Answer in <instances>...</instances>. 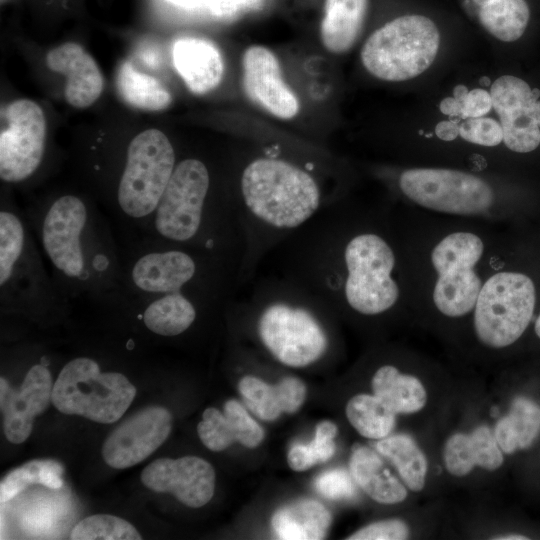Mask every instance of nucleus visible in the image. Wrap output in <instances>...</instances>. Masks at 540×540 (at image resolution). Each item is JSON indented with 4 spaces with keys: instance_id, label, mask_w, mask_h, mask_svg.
<instances>
[{
    "instance_id": "1",
    "label": "nucleus",
    "mask_w": 540,
    "mask_h": 540,
    "mask_svg": "<svg viewBox=\"0 0 540 540\" xmlns=\"http://www.w3.org/2000/svg\"><path fill=\"white\" fill-rule=\"evenodd\" d=\"M324 303L365 317L382 315L402 296L397 246L377 220L325 206L264 258Z\"/></svg>"
},
{
    "instance_id": "2",
    "label": "nucleus",
    "mask_w": 540,
    "mask_h": 540,
    "mask_svg": "<svg viewBox=\"0 0 540 540\" xmlns=\"http://www.w3.org/2000/svg\"><path fill=\"white\" fill-rule=\"evenodd\" d=\"M51 275L69 300L109 303L122 280V250L103 212L85 196L64 192L25 211Z\"/></svg>"
},
{
    "instance_id": "3",
    "label": "nucleus",
    "mask_w": 540,
    "mask_h": 540,
    "mask_svg": "<svg viewBox=\"0 0 540 540\" xmlns=\"http://www.w3.org/2000/svg\"><path fill=\"white\" fill-rule=\"evenodd\" d=\"M324 206L317 180L297 164L276 157L247 164L235 202L245 243L240 285L254 276L274 247Z\"/></svg>"
},
{
    "instance_id": "4",
    "label": "nucleus",
    "mask_w": 540,
    "mask_h": 540,
    "mask_svg": "<svg viewBox=\"0 0 540 540\" xmlns=\"http://www.w3.org/2000/svg\"><path fill=\"white\" fill-rule=\"evenodd\" d=\"M137 235L204 250L242 269L245 243L235 203L214 195L211 171L196 157L177 161L152 219Z\"/></svg>"
},
{
    "instance_id": "5",
    "label": "nucleus",
    "mask_w": 540,
    "mask_h": 540,
    "mask_svg": "<svg viewBox=\"0 0 540 540\" xmlns=\"http://www.w3.org/2000/svg\"><path fill=\"white\" fill-rule=\"evenodd\" d=\"M249 295L259 306V340L280 363L305 367L326 353L328 335L313 308L321 299L278 274L259 279Z\"/></svg>"
},
{
    "instance_id": "6",
    "label": "nucleus",
    "mask_w": 540,
    "mask_h": 540,
    "mask_svg": "<svg viewBox=\"0 0 540 540\" xmlns=\"http://www.w3.org/2000/svg\"><path fill=\"white\" fill-rule=\"evenodd\" d=\"M0 301L4 311L41 320L61 315L70 302L45 267L26 213L7 197L0 207Z\"/></svg>"
},
{
    "instance_id": "7",
    "label": "nucleus",
    "mask_w": 540,
    "mask_h": 540,
    "mask_svg": "<svg viewBox=\"0 0 540 540\" xmlns=\"http://www.w3.org/2000/svg\"><path fill=\"white\" fill-rule=\"evenodd\" d=\"M176 163L175 148L159 129L144 130L129 141L124 169L107 205L128 236L148 226Z\"/></svg>"
},
{
    "instance_id": "8",
    "label": "nucleus",
    "mask_w": 540,
    "mask_h": 540,
    "mask_svg": "<svg viewBox=\"0 0 540 540\" xmlns=\"http://www.w3.org/2000/svg\"><path fill=\"white\" fill-rule=\"evenodd\" d=\"M440 34L423 15L398 17L375 30L361 50L365 69L374 77L399 82L426 71L436 58Z\"/></svg>"
},
{
    "instance_id": "9",
    "label": "nucleus",
    "mask_w": 540,
    "mask_h": 540,
    "mask_svg": "<svg viewBox=\"0 0 540 540\" xmlns=\"http://www.w3.org/2000/svg\"><path fill=\"white\" fill-rule=\"evenodd\" d=\"M485 251L483 238L468 229L450 231L434 244L431 297L442 315L459 318L473 312L485 280L479 268Z\"/></svg>"
},
{
    "instance_id": "10",
    "label": "nucleus",
    "mask_w": 540,
    "mask_h": 540,
    "mask_svg": "<svg viewBox=\"0 0 540 540\" xmlns=\"http://www.w3.org/2000/svg\"><path fill=\"white\" fill-rule=\"evenodd\" d=\"M136 392L124 374L102 372L95 359L80 356L62 367L53 384L51 399L63 414L111 424L124 415Z\"/></svg>"
},
{
    "instance_id": "11",
    "label": "nucleus",
    "mask_w": 540,
    "mask_h": 540,
    "mask_svg": "<svg viewBox=\"0 0 540 540\" xmlns=\"http://www.w3.org/2000/svg\"><path fill=\"white\" fill-rule=\"evenodd\" d=\"M533 280L517 271H495L485 278L474 310V329L488 347L516 342L528 327L535 309Z\"/></svg>"
},
{
    "instance_id": "12",
    "label": "nucleus",
    "mask_w": 540,
    "mask_h": 540,
    "mask_svg": "<svg viewBox=\"0 0 540 540\" xmlns=\"http://www.w3.org/2000/svg\"><path fill=\"white\" fill-rule=\"evenodd\" d=\"M399 187L415 204L450 215L487 214L495 202L494 191L485 180L454 169H407L400 175Z\"/></svg>"
},
{
    "instance_id": "13",
    "label": "nucleus",
    "mask_w": 540,
    "mask_h": 540,
    "mask_svg": "<svg viewBox=\"0 0 540 540\" xmlns=\"http://www.w3.org/2000/svg\"><path fill=\"white\" fill-rule=\"evenodd\" d=\"M234 296L222 285L196 284L170 288L142 298L121 299L111 305L131 310L150 333L162 337L180 336L197 321L200 309Z\"/></svg>"
},
{
    "instance_id": "14",
    "label": "nucleus",
    "mask_w": 540,
    "mask_h": 540,
    "mask_svg": "<svg viewBox=\"0 0 540 540\" xmlns=\"http://www.w3.org/2000/svg\"><path fill=\"white\" fill-rule=\"evenodd\" d=\"M46 151V121L41 107L17 99L1 111L0 178L5 184L28 181L39 170Z\"/></svg>"
},
{
    "instance_id": "15",
    "label": "nucleus",
    "mask_w": 540,
    "mask_h": 540,
    "mask_svg": "<svg viewBox=\"0 0 540 540\" xmlns=\"http://www.w3.org/2000/svg\"><path fill=\"white\" fill-rule=\"evenodd\" d=\"M490 95L506 147L517 153L535 150L540 144V91L518 77L504 75L492 84Z\"/></svg>"
},
{
    "instance_id": "16",
    "label": "nucleus",
    "mask_w": 540,
    "mask_h": 540,
    "mask_svg": "<svg viewBox=\"0 0 540 540\" xmlns=\"http://www.w3.org/2000/svg\"><path fill=\"white\" fill-rule=\"evenodd\" d=\"M172 415L164 407L149 406L128 417L106 438L101 453L105 463L115 469L139 464L168 438Z\"/></svg>"
},
{
    "instance_id": "17",
    "label": "nucleus",
    "mask_w": 540,
    "mask_h": 540,
    "mask_svg": "<svg viewBox=\"0 0 540 540\" xmlns=\"http://www.w3.org/2000/svg\"><path fill=\"white\" fill-rule=\"evenodd\" d=\"M142 484L158 493H171L182 504L198 508L207 504L215 487L212 465L197 456L159 458L141 473Z\"/></svg>"
},
{
    "instance_id": "18",
    "label": "nucleus",
    "mask_w": 540,
    "mask_h": 540,
    "mask_svg": "<svg viewBox=\"0 0 540 540\" xmlns=\"http://www.w3.org/2000/svg\"><path fill=\"white\" fill-rule=\"evenodd\" d=\"M52 376L46 364L30 367L18 389L0 378V407L3 430L8 441L23 443L30 436L34 419L47 410L52 402Z\"/></svg>"
},
{
    "instance_id": "19",
    "label": "nucleus",
    "mask_w": 540,
    "mask_h": 540,
    "mask_svg": "<svg viewBox=\"0 0 540 540\" xmlns=\"http://www.w3.org/2000/svg\"><path fill=\"white\" fill-rule=\"evenodd\" d=\"M243 87L254 103L280 119L299 112V101L282 78L279 61L268 48L248 47L242 59Z\"/></svg>"
},
{
    "instance_id": "20",
    "label": "nucleus",
    "mask_w": 540,
    "mask_h": 540,
    "mask_svg": "<svg viewBox=\"0 0 540 540\" xmlns=\"http://www.w3.org/2000/svg\"><path fill=\"white\" fill-rule=\"evenodd\" d=\"M46 65L66 77L64 95L73 107L92 105L103 91L102 73L94 58L82 46L67 42L46 55Z\"/></svg>"
},
{
    "instance_id": "21",
    "label": "nucleus",
    "mask_w": 540,
    "mask_h": 540,
    "mask_svg": "<svg viewBox=\"0 0 540 540\" xmlns=\"http://www.w3.org/2000/svg\"><path fill=\"white\" fill-rule=\"evenodd\" d=\"M172 59L176 71L193 94H206L222 80V54L214 43L206 39L186 37L176 40Z\"/></svg>"
},
{
    "instance_id": "22",
    "label": "nucleus",
    "mask_w": 540,
    "mask_h": 540,
    "mask_svg": "<svg viewBox=\"0 0 540 540\" xmlns=\"http://www.w3.org/2000/svg\"><path fill=\"white\" fill-rule=\"evenodd\" d=\"M238 389L250 410L266 421L277 419L283 412L297 411L306 397L304 383L292 376L272 386L248 375L239 381Z\"/></svg>"
},
{
    "instance_id": "23",
    "label": "nucleus",
    "mask_w": 540,
    "mask_h": 540,
    "mask_svg": "<svg viewBox=\"0 0 540 540\" xmlns=\"http://www.w3.org/2000/svg\"><path fill=\"white\" fill-rule=\"evenodd\" d=\"M330 524V512L313 499H300L285 505L271 520L275 535L283 540L323 539Z\"/></svg>"
},
{
    "instance_id": "24",
    "label": "nucleus",
    "mask_w": 540,
    "mask_h": 540,
    "mask_svg": "<svg viewBox=\"0 0 540 540\" xmlns=\"http://www.w3.org/2000/svg\"><path fill=\"white\" fill-rule=\"evenodd\" d=\"M368 0H325L320 35L324 47L336 54L356 42L367 12Z\"/></svg>"
},
{
    "instance_id": "25",
    "label": "nucleus",
    "mask_w": 540,
    "mask_h": 540,
    "mask_svg": "<svg viewBox=\"0 0 540 540\" xmlns=\"http://www.w3.org/2000/svg\"><path fill=\"white\" fill-rule=\"evenodd\" d=\"M349 466L354 481L375 501L395 504L406 498L404 485L371 449L364 446L354 448Z\"/></svg>"
},
{
    "instance_id": "26",
    "label": "nucleus",
    "mask_w": 540,
    "mask_h": 540,
    "mask_svg": "<svg viewBox=\"0 0 540 540\" xmlns=\"http://www.w3.org/2000/svg\"><path fill=\"white\" fill-rule=\"evenodd\" d=\"M372 388L374 395L395 414L414 413L426 404L427 394L422 383L391 365L382 366L375 372Z\"/></svg>"
},
{
    "instance_id": "27",
    "label": "nucleus",
    "mask_w": 540,
    "mask_h": 540,
    "mask_svg": "<svg viewBox=\"0 0 540 540\" xmlns=\"http://www.w3.org/2000/svg\"><path fill=\"white\" fill-rule=\"evenodd\" d=\"M540 432V406L525 398H516L509 413L495 427L494 436L500 449L511 454L528 448Z\"/></svg>"
},
{
    "instance_id": "28",
    "label": "nucleus",
    "mask_w": 540,
    "mask_h": 540,
    "mask_svg": "<svg viewBox=\"0 0 540 540\" xmlns=\"http://www.w3.org/2000/svg\"><path fill=\"white\" fill-rule=\"evenodd\" d=\"M116 86L121 98L137 109L160 111L172 102L170 92L157 78L138 71L130 61L120 66Z\"/></svg>"
},
{
    "instance_id": "29",
    "label": "nucleus",
    "mask_w": 540,
    "mask_h": 540,
    "mask_svg": "<svg viewBox=\"0 0 540 540\" xmlns=\"http://www.w3.org/2000/svg\"><path fill=\"white\" fill-rule=\"evenodd\" d=\"M530 10L525 0H487L480 6L479 19L497 39L513 42L525 32Z\"/></svg>"
},
{
    "instance_id": "30",
    "label": "nucleus",
    "mask_w": 540,
    "mask_h": 540,
    "mask_svg": "<svg viewBox=\"0 0 540 540\" xmlns=\"http://www.w3.org/2000/svg\"><path fill=\"white\" fill-rule=\"evenodd\" d=\"M379 453L397 468L401 478L412 491H420L425 484L427 461L416 443L406 435L385 437L377 442Z\"/></svg>"
},
{
    "instance_id": "31",
    "label": "nucleus",
    "mask_w": 540,
    "mask_h": 540,
    "mask_svg": "<svg viewBox=\"0 0 540 540\" xmlns=\"http://www.w3.org/2000/svg\"><path fill=\"white\" fill-rule=\"evenodd\" d=\"M346 415L359 434L370 439L387 437L395 425L396 414L375 395L352 397L347 403Z\"/></svg>"
},
{
    "instance_id": "32",
    "label": "nucleus",
    "mask_w": 540,
    "mask_h": 540,
    "mask_svg": "<svg viewBox=\"0 0 540 540\" xmlns=\"http://www.w3.org/2000/svg\"><path fill=\"white\" fill-rule=\"evenodd\" d=\"M61 463L53 459L29 461L10 471L0 483V501L5 503L25 490L29 485L41 484L51 489L63 486Z\"/></svg>"
},
{
    "instance_id": "33",
    "label": "nucleus",
    "mask_w": 540,
    "mask_h": 540,
    "mask_svg": "<svg viewBox=\"0 0 540 540\" xmlns=\"http://www.w3.org/2000/svg\"><path fill=\"white\" fill-rule=\"evenodd\" d=\"M337 427L333 422L322 421L316 426L314 439L309 444L293 445L287 456L290 468L305 471L329 460L335 452L334 438Z\"/></svg>"
},
{
    "instance_id": "34",
    "label": "nucleus",
    "mask_w": 540,
    "mask_h": 540,
    "mask_svg": "<svg viewBox=\"0 0 540 540\" xmlns=\"http://www.w3.org/2000/svg\"><path fill=\"white\" fill-rule=\"evenodd\" d=\"M70 538L74 540H139L142 536L125 519L109 514H96L78 522L71 531Z\"/></svg>"
},
{
    "instance_id": "35",
    "label": "nucleus",
    "mask_w": 540,
    "mask_h": 540,
    "mask_svg": "<svg viewBox=\"0 0 540 540\" xmlns=\"http://www.w3.org/2000/svg\"><path fill=\"white\" fill-rule=\"evenodd\" d=\"M197 433L202 443L212 451H222L236 442L235 432L225 414L218 409L207 408L197 425Z\"/></svg>"
},
{
    "instance_id": "36",
    "label": "nucleus",
    "mask_w": 540,
    "mask_h": 540,
    "mask_svg": "<svg viewBox=\"0 0 540 540\" xmlns=\"http://www.w3.org/2000/svg\"><path fill=\"white\" fill-rule=\"evenodd\" d=\"M444 461L447 470L455 476L467 475L477 466V455L470 435L456 433L446 442Z\"/></svg>"
},
{
    "instance_id": "37",
    "label": "nucleus",
    "mask_w": 540,
    "mask_h": 540,
    "mask_svg": "<svg viewBox=\"0 0 540 540\" xmlns=\"http://www.w3.org/2000/svg\"><path fill=\"white\" fill-rule=\"evenodd\" d=\"M224 414L233 427L237 442L248 448H254L262 442V427L238 401L228 400L224 405Z\"/></svg>"
},
{
    "instance_id": "38",
    "label": "nucleus",
    "mask_w": 540,
    "mask_h": 540,
    "mask_svg": "<svg viewBox=\"0 0 540 540\" xmlns=\"http://www.w3.org/2000/svg\"><path fill=\"white\" fill-rule=\"evenodd\" d=\"M459 135L467 142L494 147L503 141L501 124L488 117H471L459 125Z\"/></svg>"
},
{
    "instance_id": "39",
    "label": "nucleus",
    "mask_w": 540,
    "mask_h": 540,
    "mask_svg": "<svg viewBox=\"0 0 540 540\" xmlns=\"http://www.w3.org/2000/svg\"><path fill=\"white\" fill-rule=\"evenodd\" d=\"M351 473L344 469L328 470L315 480L316 491L328 499H349L356 493Z\"/></svg>"
},
{
    "instance_id": "40",
    "label": "nucleus",
    "mask_w": 540,
    "mask_h": 540,
    "mask_svg": "<svg viewBox=\"0 0 540 540\" xmlns=\"http://www.w3.org/2000/svg\"><path fill=\"white\" fill-rule=\"evenodd\" d=\"M470 436L477 455V466L487 470L499 468L503 463L502 450L490 429L480 426Z\"/></svg>"
},
{
    "instance_id": "41",
    "label": "nucleus",
    "mask_w": 540,
    "mask_h": 540,
    "mask_svg": "<svg viewBox=\"0 0 540 540\" xmlns=\"http://www.w3.org/2000/svg\"><path fill=\"white\" fill-rule=\"evenodd\" d=\"M407 525L401 520H386L372 523L351 536L349 540H402L408 537Z\"/></svg>"
},
{
    "instance_id": "42",
    "label": "nucleus",
    "mask_w": 540,
    "mask_h": 540,
    "mask_svg": "<svg viewBox=\"0 0 540 540\" xmlns=\"http://www.w3.org/2000/svg\"><path fill=\"white\" fill-rule=\"evenodd\" d=\"M493 108L490 92L484 89H473L469 91L463 102L462 119L471 117H483Z\"/></svg>"
},
{
    "instance_id": "43",
    "label": "nucleus",
    "mask_w": 540,
    "mask_h": 540,
    "mask_svg": "<svg viewBox=\"0 0 540 540\" xmlns=\"http://www.w3.org/2000/svg\"><path fill=\"white\" fill-rule=\"evenodd\" d=\"M203 7L207 8L214 16L229 17L235 14L241 7L250 5L254 0H202Z\"/></svg>"
},
{
    "instance_id": "44",
    "label": "nucleus",
    "mask_w": 540,
    "mask_h": 540,
    "mask_svg": "<svg viewBox=\"0 0 540 540\" xmlns=\"http://www.w3.org/2000/svg\"><path fill=\"white\" fill-rule=\"evenodd\" d=\"M436 136L443 141H452L459 135V124L450 120L441 121L435 127Z\"/></svg>"
},
{
    "instance_id": "45",
    "label": "nucleus",
    "mask_w": 540,
    "mask_h": 540,
    "mask_svg": "<svg viewBox=\"0 0 540 540\" xmlns=\"http://www.w3.org/2000/svg\"><path fill=\"white\" fill-rule=\"evenodd\" d=\"M439 108L440 111L445 115L461 117L463 104L454 97H447L441 101Z\"/></svg>"
},
{
    "instance_id": "46",
    "label": "nucleus",
    "mask_w": 540,
    "mask_h": 540,
    "mask_svg": "<svg viewBox=\"0 0 540 540\" xmlns=\"http://www.w3.org/2000/svg\"><path fill=\"white\" fill-rule=\"evenodd\" d=\"M167 1L175 5L185 7V8L203 7L202 0H167Z\"/></svg>"
},
{
    "instance_id": "47",
    "label": "nucleus",
    "mask_w": 540,
    "mask_h": 540,
    "mask_svg": "<svg viewBox=\"0 0 540 540\" xmlns=\"http://www.w3.org/2000/svg\"><path fill=\"white\" fill-rule=\"evenodd\" d=\"M468 93H469V91H468L467 87L464 86V85H457L454 88V92H453L454 98L456 100H458L459 102H461L462 104L465 101Z\"/></svg>"
},
{
    "instance_id": "48",
    "label": "nucleus",
    "mask_w": 540,
    "mask_h": 540,
    "mask_svg": "<svg viewBox=\"0 0 540 540\" xmlns=\"http://www.w3.org/2000/svg\"><path fill=\"white\" fill-rule=\"evenodd\" d=\"M495 539H500V540H521V539H527L526 537L522 536V535H506V536H502V537H496Z\"/></svg>"
},
{
    "instance_id": "49",
    "label": "nucleus",
    "mask_w": 540,
    "mask_h": 540,
    "mask_svg": "<svg viewBox=\"0 0 540 540\" xmlns=\"http://www.w3.org/2000/svg\"><path fill=\"white\" fill-rule=\"evenodd\" d=\"M535 333L540 338V314L537 317L536 322H535Z\"/></svg>"
},
{
    "instance_id": "50",
    "label": "nucleus",
    "mask_w": 540,
    "mask_h": 540,
    "mask_svg": "<svg viewBox=\"0 0 540 540\" xmlns=\"http://www.w3.org/2000/svg\"><path fill=\"white\" fill-rule=\"evenodd\" d=\"M479 83L483 86H489L490 85V79L486 76H483L479 79Z\"/></svg>"
},
{
    "instance_id": "51",
    "label": "nucleus",
    "mask_w": 540,
    "mask_h": 540,
    "mask_svg": "<svg viewBox=\"0 0 540 540\" xmlns=\"http://www.w3.org/2000/svg\"><path fill=\"white\" fill-rule=\"evenodd\" d=\"M475 4L481 6L482 4H484L487 0H473Z\"/></svg>"
}]
</instances>
